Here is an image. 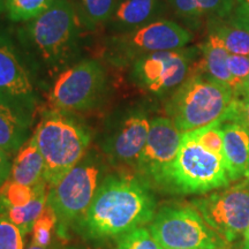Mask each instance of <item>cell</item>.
Segmentation results:
<instances>
[{
    "mask_svg": "<svg viewBox=\"0 0 249 249\" xmlns=\"http://www.w3.org/2000/svg\"><path fill=\"white\" fill-rule=\"evenodd\" d=\"M82 26L70 0H54L38 18L14 28L40 90L82 57Z\"/></svg>",
    "mask_w": 249,
    "mask_h": 249,
    "instance_id": "6da1fadb",
    "label": "cell"
},
{
    "mask_svg": "<svg viewBox=\"0 0 249 249\" xmlns=\"http://www.w3.org/2000/svg\"><path fill=\"white\" fill-rule=\"evenodd\" d=\"M155 214L151 187L140 177L120 171L105 178L73 230L87 241H107L150 224Z\"/></svg>",
    "mask_w": 249,
    "mask_h": 249,
    "instance_id": "7a4b0ae2",
    "label": "cell"
},
{
    "mask_svg": "<svg viewBox=\"0 0 249 249\" xmlns=\"http://www.w3.org/2000/svg\"><path fill=\"white\" fill-rule=\"evenodd\" d=\"M233 99L232 90L203 73L196 61L188 77L167 97L165 112L183 134L224 123Z\"/></svg>",
    "mask_w": 249,
    "mask_h": 249,
    "instance_id": "3957f363",
    "label": "cell"
},
{
    "mask_svg": "<svg viewBox=\"0 0 249 249\" xmlns=\"http://www.w3.org/2000/svg\"><path fill=\"white\" fill-rule=\"evenodd\" d=\"M33 138L45 161L44 179L51 186L87 154L92 133L75 114L49 108L36 124Z\"/></svg>",
    "mask_w": 249,
    "mask_h": 249,
    "instance_id": "277c9868",
    "label": "cell"
},
{
    "mask_svg": "<svg viewBox=\"0 0 249 249\" xmlns=\"http://www.w3.org/2000/svg\"><path fill=\"white\" fill-rule=\"evenodd\" d=\"M110 164L101 150L89 149L80 161L49 186L48 205L57 216L60 234L73 227L88 210L99 187L111 173Z\"/></svg>",
    "mask_w": 249,
    "mask_h": 249,
    "instance_id": "5b68a950",
    "label": "cell"
},
{
    "mask_svg": "<svg viewBox=\"0 0 249 249\" xmlns=\"http://www.w3.org/2000/svg\"><path fill=\"white\" fill-rule=\"evenodd\" d=\"M192 33L167 18H160L135 30L107 34L101 44V58L112 67L129 68L150 53L185 48Z\"/></svg>",
    "mask_w": 249,
    "mask_h": 249,
    "instance_id": "8992f818",
    "label": "cell"
},
{
    "mask_svg": "<svg viewBox=\"0 0 249 249\" xmlns=\"http://www.w3.org/2000/svg\"><path fill=\"white\" fill-rule=\"evenodd\" d=\"M108 87L104 64L83 58L59 74L45 91L50 108L75 114L98 107L107 98Z\"/></svg>",
    "mask_w": 249,
    "mask_h": 249,
    "instance_id": "52a82bcc",
    "label": "cell"
},
{
    "mask_svg": "<svg viewBox=\"0 0 249 249\" xmlns=\"http://www.w3.org/2000/svg\"><path fill=\"white\" fill-rule=\"evenodd\" d=\"M231 182L222 156L204 148L191 132L183 133L171 171L170 189L182 194H204Z\"/></svg>",
    "mask_w": 249,
    "mask_h": 249,
    "instance_id": "ba28073f",
    "label": "cell"
},
{
    "mask_svg": "<svg viewBox=\"0 0 249 249\" xmlns=\"http://www.w3.org/2000/svg\"><path fill=\"white\" fill-rule=\"evenodd\" d=\"M39 90L14 29L0 23V102L35 120Z\"/></svg>",
    "mask_w": 249,
    "mask_h": 249,
    "instance_id": "9c48e42d",
    "label": "cell"
},
{
    "mask_svg": "<svg viewBox=\"0 0 249 249\" xmlns=\"http://www.w3.org/2000/svg\"><path fill=\"white\" fill-rule=\"evenodd\" d=\"M148 227L163 249H229V244L192 207L161 208Z\"/></svg>",
    "mask_w": 249,
    "mask_h": 249,
    "instance_id": "30bf717a",
    "label": "cell"
},
{
    "mask_svg": "<svg viewBox=\"0 0 249 249\" xmlns=\"http://www.w3.org/2000/svg\"><path fill=\"white\" fill-rule=\"evenodd\" d=\"M198 55V48L187 46L144 55L129 67L130 81L157 97L170 96L191 74Z\"/></svg>",
    "mask_w": 249,
    "mask_h": 249,
    "instance_id": "8fae6325",
    "label": "cell"
},
{
    "mask_svg": "<svg viewBox=\"0 0 249 249\" xmlns=\"http://www.w3.org/2000/svg\"><path fill=\"white\" fill-rule=\"evenodd\" d=\"M145 110L126 107L107 119L99 139V150L112 165L135 167L150 129Z\"/></svg>",
    "mask_w": 249,
    "mask_h": 249,
    "instance_id": "7c38bea8",
    "label": "cell"
},
{
    "mask_svg": "<svg viewBox=\"0 0 249 249\" xmlns=\"http://www.w3.org/2000/svg\"><path fill=\"white\" fill-rule=\"evenodd\" d=\"M192 203L227 244L235 241L249 225V177Z\"/></svg>",
    "mask_w": 249,
    "mask_h": 249,
    "instance_id": "4fadbf2b",
    "label": "cell"
},
{
    "mask_svg": "<svg viewBox=\"0 0 249 249\" xmlns=\"http://www.w3.org/2000/svg\"><path fill=\"white\" fill-rule=\"evenodd\" d=\"M182 133L169 117L151 119L150 129L135 170L149 186L170 188L171 171L178 155Z\"/></svg>",
    "mask_w": 249,
    "mask_h": 249,
    "instance_id": "5bb4252c",
    "label": "cell"
},
{
    "mask_svg": "<svg viewBox=\"0 0 249 249\" xmlns=\"http://www.w3.org/2000/svg\"><path fill=\"white\" fill-rule=\"evenodd\" d=\"M167 6L166 0H118L104 28L107 34L135 30L163 18Z\"/></svg>",
    "mask_w": 249,
    "mask_h": 249,
    "instance_id": "9a60e30c",
    "label": "cell"
},
{
    "mask_svg": "<svg viewBox=\"0 0 249 249\" xmlns=\"http://www.w3.org/2000/svg\"><path fill=\"white\" fill-rule=\"evenodd\" d=\"M224 160L232 181L249 177V130L234 120L222 123Z\"/></svg>",
    "mask_w": 249,
    "mask_h": 249,
    "instance_id": "2e32d148",
    "label": "cell"
},
{
    "mask_svg": "<svg viewBox=\"0 0 249 249\" xmlns=\"http://www.w3.org/2000/svg\"><path fill=\"white\" fill-rule=\"evenodd\" d=\"M208 30L223 39L231 54L249 55V12L235 5L226 18L208 21Z\"/></svg>",
    "mask_w": 249,
    "mask_h": 249,
    "instance_id": "e0dca14e",
    "label": "cell"
},
{
    "mask_svg": "<svg viewBox=\"0 0 249 249\" xmlns=\"http://www.w3.org/2000/svg\"><path fill=\"white\" fill-rule=\"evenodd\" d=\"M174 15L189 28H198L202 21L223 18L231 14L235 0H166Z\"/></svg>",
    "mask_w": 249,
    "mask_h": 249,
    "instance_id": "ac0fdd59",
    "label": "cell"
},
{
    "mask_svg": "<svg viewBox=\"0 0 249 249\" xmlns=\"http://www.w3.org/2000/svg\"><path fill=\"white\" fill-rule=\"evenodd\" d=\"M34 120L0 102V148L12 157L33 136Z\"/></svg>",
    "mask_w": 249,
    "mask_h": 249,
    "instance_id": "d6986e66",
    "label": "cell"
},
{
    "mask_svg": "<svg viewBox=\"0 0 249 249\" xmlns=\"http://www.w3.org/2000/svg\"><path fill=\"white\" fill-rule=\"evenodd\" d=\"M198 50L201 58L197 60V65L200 70L233 91V79L227 67L230 52L223 39L214 31L209 30L207 38L198 46Z\"/></svg>",
    "mask_w": 249,
    "mask_h": 249,
    "instance_id": "ffe728a7",
    "label": "cell"
},
{
    "mask_svg": "<svg viewBox=\"0 0 249 249\" xmlns=\"http://www.w3.org/2000/svg\"><path fill=\"white\" fill-rule=\"evenodd\" d=\"M45 161L33 136L14 155L11 180L26 186H37L44 181Z\"/></svg>",
    "mask_w": 249,
    "mask_h": 249,
    "instance_id": "44dd1931",
    "label": "cell"
},
{
    "mask_svg": "<svg viewBox=\"0 0 249 249\" xmlns=\"http://www.w3.org/2000/svg\"><path fill=\"white\" fill-rule=\"evenodd\" d=\"M49 185L44 181L40 185L35 197L22 207H0V216L7 218L17 225L24 238L33 231V226L39 214L48 205Z\"/></svg>",
    "mask_w": 249,
    "mask_h": 249,
    "instance_id": "7402d4cb",
    "label": "cell"
},
{
    "mask_svg": "<svg viewBox=\"0 0 249 249\" xmlns=\"http://www.w3.org/2000/svg\"><path fill=\"white\" fill-rule=\"evenodd\" d=\"M118 0H77L74 7L83 29L96 30L107 22Z\"/></svg>",
    "mask_w": 249,
    "mask_h": 249,
    "instance_id": "603a6c76",
    "label": "cell"
},
{
    "mask_svg": "<svg viewBox=\"0 0 249 249\" xmlns=\"http://www.w3.org/2000/svg\"><path fill=\"white\" fill-rule=\"evenodd\" d=\"M54 0H6V14L13 23H26L38 18Z\"/></svg>",
    "mask_w": 249,
    "mask_h": 249,
    "instance_id": "cb8c5ba5",
    "label": "cell"
},
{
    "mask_svg": "<svg viewBox=\"0 0 249 249\" xmlns=\"http://www.w3.org/2000/svg\"><path fill=\"white\" fill-rule=\"evenodd\" d=\"M45 181V180H44ZM30 187L21 185L9 179L4 186L0 188V207H22L33 200L38 192L40 185Z\"/></svg>",
    "mask_w": 249,
    "mask_h": 249,
    "instance_id": "d4e9b609",
    "label": "cell"
},
{
    "mask_svg": "<svg viewBox=\"0 0 249 249\" xmlns=\"http://www.w3.org/2000/svg\"><path fill=\"white\" fill-rule=\"evenodd\" d=\"M58 219L54 211L50 205H46L43 213L37 218L33 226V239L34 244L42 246V247H50L52 241L53 231L57 229Z\"/></svg>",
    "mask_w": 249,
    "mask_h": 249,
    "instance_id": "484cf974",
    "label": "cell"
},
{
    "mask_svg": "<svg viewBox=\"0 0 249 249\" xmlns=\"http://www.w3.org/2000/svg\"><path fill=\"white\" fill-rule=\"evenodd\" d=\"M116 249H163L149 227L141 226L118 239Z\"/></svg>",
    "mask_w": 249,
    "mask_h": 249,
    "instance_id": "4316f807",
    "label": "cell"
},
{
    "mask_svg": "<svg viewBox=\"0 0 249 249\" xmlns=\"http://www.w3.org/2000/svg\"><path fill=\"white\" fill-rule=\"evenodd\" d=\"M220 126H222V123L218 121L203 128L193 130L191 133L204 148L224 158V140Z\"/></svg>",
    "mask_w": 249,
    "mask_h": 249,
    "instance_id": "83f0119b",
    "label": "cell"
},
{
    "mask_svg": "<svg viewBox=\"0 0 249 249\" xmlns=\"http://www.w3.org/2000/svg\"><path fill=\"white\" fill-rule=\"evenodd\" d=\"M0 249H24V236L17 225L0 216Z\"/></svg>",
    "mask_w": 249,
    "mask_h": 249,
    "instance_id": "f1b7e54d",
    "label": "cell"
},
{
    "mask_svg": "<svg viewBox=\"0 0 249 249\" xmlns=\"http://www.w3.org/2000/svg\"><path fill=\"white\" fill-rule=\"evenodd\" d=\"M227 67L233 79V93L235 95L240 91L242 82L249 74V55L230 53Z\"/></svg>",
    "mask_w": 249,
    "mask_h": 249,
    "instance_id": "f546056e",
    "label": "cell"
},
{
    "mask_svg": "<svg viewBox=\"0 0 249 249\" xmlns=\"http://www.w3.org/2000/svg\"><path fill=\"white\" fill-rule=\"evenodd\" d=\"M234 120L244 124L249 130V96L242 95V96H234L233 99L231 110H230L229 114L225 121Z\"/></svg>",
    "mask_w": 249,
    "mask_h": 249,
    "instance_id": "4dcf8cb0",
    "label": "cell"
},
{
    "mask_svg": "<svg viewBox=\"0 0 249 249\" xmlns=\"http://www.w3.org/2000/svg\"><path fill=\"white\" fill-rule=\"evenodd\" d=\"M13 157L0 148V188L11 178Z\"/></svg>",
    "mask_w": 249,
    "mask_h": 249,
    "instance_id": "1f68e13d",
    "label": "cell"
},
{
    "mask_svg": "<svg viewBox=\"0 0 249 249\" xmlns=\"http://www.w3.org/2000/svg\"><path fill=\"white\" fill-rule=\"evenodd\" d=\"M242 95L249 96V74H248V76L245 79L244 82H242L240 91H239L238 93H235L234 96H242Z\"/></svg>",
    "mask_w": 249,
    "mask_h": 249,
    "instance_id": "d6a6232c",
    "label": "cell"
},
{
    "mask_svg": "<svg viewBox=\"0 0 249 249\" xmlns=\"http://www.w3.org/2000/svg\"><path fill=\"white\" fill-rule=\"evenodd\" d=\"M235 5L244 11L249 12V0H235Z\"/></svg>",
    "mask_w": 249,
    "mask_h": 249,
    "instance_id": "836d02e7",
    "label": "cell"
},
{
    "mask_svg": "<svg viewBox=\"0 0 249 249\" xmlns=\"http://www.w3.org/2000/svg\"><path fill=\"white\" fill-rule=\"evenodd\" d=\"M24 249H50V247H42V246H38L34 244L33 241H30L29 245H28L27 247H24Z\"/></svg>",
    "mask_w": 249,
    "mask_h": 249,
    "instance_id": "e575fe53",
    "label": "cell"
},
{
    "mask_svg": "<svg viewBox=\"0 0 249 249\" xmlns=\"http://www.w3.org/2000/svg\"><path fill=\"white\" fill-rule=\"evenodd\" d=\"M6 13V0H0V15Z\"/></svg>",
    "mask_w": 249,
    "mask_h": 249,
    "instance_id": "d590c367",
    "label": "cell"
},
{
    "mask_svg": "<svg viewBox=\"0 0 249 249\" xmlns=\"http://www.w3.org/2000/svg\"><path fill=\"white\" fill-rule=\"evenodd\" d=\"M244 236H245V242H249V225L247 227V230L245 231Z\"/></svg>",
    "mask_w": 249,
    "mask_h": 249,
    "instance_id": "8d00e7d4",
    "label": "cell"
},
{
    "mask_svg": "<svg viewBox=\"0 0 249 249\" xmlns=\"http://www.w3.org/2000/svg\"><path fill=\"white\" fill-rule=\"evenodd\" d=\"M244 249H249V242H245Z\"/></svg>",
    "mask_w": 249,
    "mask_h": 249,
    "instance_id": "74e56055",
    "label": "cell"
},
{
    "mask_svg": "<svg viewBox=\"0 0 249 249\" xmlns=\"http://www.w3.org/2000/svg\"><path fill=\"white\" fill-rule=\"evenodd\" d=\"M67 249H80V248H75V247H71V248H67Z\"/></svg>",
    "mask_w": 249,
    "mask_h": 249,
    "instance_id": "f35d334b",
    "label": "cell"
}]
</instances>
